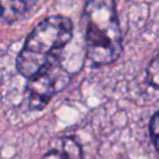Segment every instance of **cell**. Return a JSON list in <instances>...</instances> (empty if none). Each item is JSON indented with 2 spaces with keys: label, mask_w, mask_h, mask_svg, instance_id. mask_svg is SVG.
Instances as JSON below:
<instances>
[{
  "label": "cell",
  "mask_w": 159,
  "mask_h": 159,
  "mask_svg": "<svg viewBox=\"0 0 159 159\" xmlns=\"http://www.w3.org/2000/svg\"><path fill=\"white\" fill-rule=\"evenodd\" d=\"M88 60L97 66L114 62L122 53V32L113 0H88L83 10Z\"/></svg>",
  "instance_id": "6da1fadb"
},
{
  "label": "cell",
  "mask_w": 159,
  "mask_h": 159,
  "mask_svg": "<svg viewBox=\"0 0 159 159\" xmlns=\"http://www.w3.org/2000/svg\"><path fill=\"white\" fill-rule=\"evenodd\" d=\"M73 34L72 21L61 15L42 20L27 36L17 56L19 72L26 77H34L50 60L55 51L70 42Z\"/></svg>",
  "instance_id": "7a4b0ae2"
},
{
  "label": "cell",
  "mask_w": 159,
  "mask_h": 159,
  "mask_svg": "<svg viewBox=\"0 0 159 159\" xmlns=\"http://www.w3.org/2000/svg\"><path fill=\"white\" fill-rule=\"evenodd\" d=\"M70 82V75L53 57L50 60L34 77L29 78L27 92L30 107L32 109H42L48 101L63 89Z\"/></svg>",
  "instance_id": "3957f363"
},
{
  "label": "cell",
  "mask_w": 159,
  "mask_h": 159,
  "mask_svg": "<svg viewBox=\"0 0 159 159\" xmlns=\"http://www.w3.org/2000/svg\"><path fill=\"white\" fill-rule=\"evenodd\" d=\"M41 159H84L80 144L72 138L60 140L57 148H53Z\"/></svg>",
  "instance_id": "277c9868"
},
{
  "label": "cell",
  "mask_w": 159,
  "mask_h": 159,
  "mask_svg": "<svg viewBox=\"0 0 159 159\" xmlns=\"http://www.w3.org/2000/svg\"><path fill=\"white\" fill-rule=\"evenodd\" d=\"M27 10L24 0H0V21L12 24L20 20Z\"/></svg>",
  "instance_id": "5b68a950"
},
{
  "label": "cell",
  "mask_w": 159,
  "mask_h": 159,
  "mask_svg": "<svg viewBox=\"0 0 159 159\" xmlns=\"http://www.w3.org/2000/svg\"><path fill=\"white\" fill-rule=\"evenodd\" d=\"M148 81L157 88H159V52L157 56L150 61L148 70H147Z\"/></svg>",
  "instance_id": "8992f818"
},
{
  "label": "cell",
  "mask_w": 159,
  "mask_h": 159,
  "mask_svg": "<svg viewBox=\"0 0 159 159\" xmlns=\"http://www.w3.org/2000/svg\"><path fill=\"white\" fill-rule=\"evenodd\" d=\"M149 128H150V137H152L153 144L155 145L157 150L159 152V111L153 116Z\"/></svg>",
  "instance_id": "52a82bcc"
}]
</instances>
